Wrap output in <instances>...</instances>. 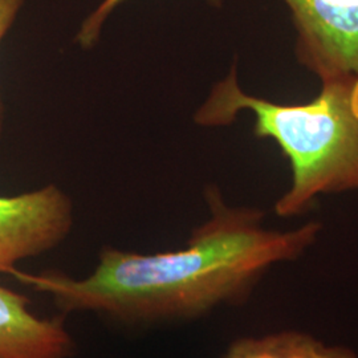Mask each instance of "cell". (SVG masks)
<instances>
[{
    "mask_svg": "<svg viewBox=\"0 0 358 358\" xmlns=\"http://www.w3.org/2000/svg\"><path fill=\"white\" fill-rule=\"evenodd\" d=\"M206 199L211 217L183 250L141 255L103 248L97 267L80 280L53 271L13 276L48 294L63 313L93 312L124 327H158L242 303L268 267L299 257L320 232L316 222L287 232L266 230L260 210L227 207L215 187L207 189Z\"/></svg>",
    "mask_w": 358,
    "mask_h": 358,
    "instance_id": "6da1fadb",
    "label": "cell"
},
{
    "mask_svg": "<svg viewBox=\"0 0 358 358\" xmlns=\"http://www.w3.org/2000/svg\"><path fill=\"white\" fill-rule=\"evenodd\" d=\"M243 110L254 134L278 143L289 161L292 185L276 203L279 217L308 211L320 194L358 189V81L321 83L306 103H279L244 93L235 65L195 113L202 127L230 125Z\"/></svg>",
    "mask_w": 358,
    "mask_h": 358,
    "instance_id": "7a4b0ae2",
    "label": "cell"
},
{
    "mask_svg": "<svg viewBox=\"0 0 358 358\" xmlns=\"http://www.w3.org/2000/svg\"><path fill=\"white\" fill-rule=\"evenodd\" d=\"M299 63L328 81H358V0H282Z\"/></svg>",
    "mask_w": 358,
    "mask_h": 358,
    "instance_id": "3957f363",
    "label": "cell"
},
{
    "mask_svg": "<svg viewBox=\"0 0 358 358\" xmlns=\"http://www.w3.org/2000/svg\"><path fill=\"white\" fill-rule=\"evenodd\" d=\"M72 226V201L55 185L0 196V273L13 275L20 260L51 251Z\"/></svg>",
    "mask_w": 358,
    "mask_h": 358,
    "instance_id": "277c9868",
    "label": "cell"
},
{
    "mask_svg": "<svg viewBox=\"0 0 358 358\" xmlns=\"http://www.w3.org/2000/svg\"><path fill=\"white\" fill-rule=\"evenodd\" d=\"M29 299L0 285V358H69L75 343L63 317L40 319Z\"/></svg>",
    "mask_w": 358,
    "mask_h": 358,
    "instance_id": "5b68a950",
    "label": "cell"
},
{
    "mask_svg": "<svg viewBox=\"0 0 358 358\" xmlns=\"http://www.w3.org/2000/svg\"><path fill=\"white\" fill-rule=\"evenodd\" d=\"M222 358H358L350 349L325 346L297 332L279 333L263 338H239Z\"/></svg>",
    "mask_w": 358,
    "mask_h": 358,
    "instance_id": "8992f818",
    "label": "cell"
},
{
    "mask_svg": "<svg viewBox=\"0 0 358 358\" xmlns=\"http://www.w3.org/2000/svg\"><path fill=\"white\" fill-rule=\"evenodd\" d=\"M124 1L125 0H103L100 6L83 22L76 36V41L81 48L90 50L94 47V44L99 41L101 35L103 23L109 17V15ZM207 1L215 7L222 6L223 3V0H207Z\"/></svg>",
    "mask_w": 358,
    "mask_h": 358,
    "instance_id": "52a82bcc",
    "label": "cell"
},
{
    "mask_svg": "<svg viewBox=\"0 0 358 358\" xmlns=\"http://www.w3.org/2000/svg\"><path fill=\"white\" fill-rule=\"evenodd\" d=\"M26 0H0V43L13 27ZM0 136H1V103H0Z\"/></svg>",
    "mask_w": 358,
    "mask_h": 358,
    "instance_id": "ba28073f",
    "label": "cell"
}]
</instances>
